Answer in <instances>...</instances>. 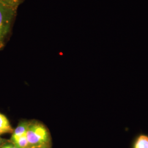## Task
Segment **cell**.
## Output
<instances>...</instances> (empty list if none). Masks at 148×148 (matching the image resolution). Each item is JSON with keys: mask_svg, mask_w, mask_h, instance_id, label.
I'll use <instances>...</instances> for the list:
<instances>
[{"mask_svg": "<svg viewBox=\"0 0 148 148\" xmlns=\"http://www.w3.org/2000/svg\"><path fill=\"white\" fill-rule=\"evenodd\" d=\"M5 143H6L5 140H4V139H2L1 138H0V148Z\"/></svg>", "mask_w": 148, "mask_h": 148, "instance_id": "ba28073f", "label": "cell"}, {"mask_svg": "<svg viewBox=\"0 0 148 148\" xmlns=\"http://www.w3.org/2000/svg\"><path fill=\"white\" fill-rule=\"evenodd\" d=\"M25 1V0H0V2L13 8L18 9L19 6Z\"/></svg>", "mask_w": 148, "mask_h": 148, "instance_id": "8992f818", "label": "cell"}, {"mask_svg": "<svg viewBox=\"0 0 148 148\" xmlns=\"http://www.w3.org/2000/svg\"><path fill=\"white\" fill-rule=\"evenodd\" d=\"M49 148L48 147V145H46V146H43V147H35V148Z\"/></svg>", "mask_w": 148, "mask_h": 148, "instance_id": "9c48e42d", "label": "cell"}, {"mask_svg": "<svg viewBox=\"0 0 148 148\" xmlns=\"http://www.w3.org/2000/svg\"><path fill=\"white\" fill-rule=\"evenodd\" d=\"M134 148H148V137L141 135L138 138L134 143Z\"/></svg>", "mask_w": 148, "mask_h": 148, "instance_id": "5b68a950", "label": "cell"}, {"mask_svg": "<svg viewBox=\"0 0 148 148\" xmlns=\"http://www.w3.org/2000/svg\"><path fill=\"white\" fill-rule=\"evenodd\" d=\"M29 122L27 121L21 122L19 123L18 126L12 133L11 138H16L27 134Z\"/></svg>", "mask_w": 148, "mask_h": 148, "instance_id": "277c9868", "label": "cell"}, {"mask_svg": "<svg viewBox=\"0 0 148 148\" xmlns=\"http://www.w3.org/2000/svg\"><path fill=\"white\" fill-rule=\"evenodd\" d=\"M13 131L8 119L4 115L0 114V135L13 133Z\"/></svg>", "mask_w": 148, "mask_h": 148, "instance_id": "3957f363", "label": "cell"}, {"mask_svg": "<svg viewBox=\"0 0 148 148\" xmlns=\"http://www.w3.org/2000/svg\"><path fill=\"white\" fill-rule=\"evenodd\" d=\"M0 148H18L13 143H5Z\"/></svg>", "mask_w": 148, "mask_h": 148, "instance_id": "52a82bcc", "label": "cell"}, {"mask_svg": "<svg viewBox=\"0 0 148 148\" xmlns=\"http://www.w3.org/2000/svg\"><path fill=\"white\" fill-rule=\"evenodd\" d=\"M17 10L0 2V50L5 47L11 37Z\"/></svg>", "mask_w": 148, "mask_h": 148, "instance_id": "6da1fadb", "label": "cell"}, {"mask_svg": "<svg viewBox=\"0 0 148 148\" xmlns=\"http://www.w3.org/2000/svg\"><path fill=\"white\" fill-rule=\"evenodd\" d=\"M27 136L29 148L48 145L50 142L47 128L37 122H29Z\"/></svg>", "mask_w": 148, "mask_h": 148, "instance_id": "7a4b0ae2", "label": "cell"}]
</instances>
